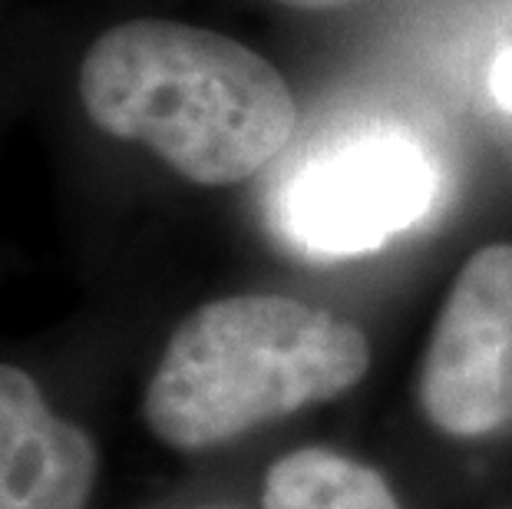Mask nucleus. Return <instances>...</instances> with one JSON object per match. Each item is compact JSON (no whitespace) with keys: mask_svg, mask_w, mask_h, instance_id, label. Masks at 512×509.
Segmentation results:
<instances>
[{"mask_svg":"<svg viewBox=\"0 0 512 509\" xmlns=\"http://www.w3.org/2000/svg\"><path fill=\"white\" fill-rule=\"evenodd\" d=\"M80 100L106 136L152 149L195 186L258 176L298 129L291 86L261 53L179 20H126L96 37Z\"/></svg>","mask_w":512,"mask_h":509,"instance_id":"f257e3e1","label":"nucleus"},{"mask_svg":"<svg viewBox=\"0 0 512 509\" xmlns=\"http://www.w3.org/2000/svg\"><path fill=\"white\" fill-rule=\"evenodd\" d=\"M367 371L361 324L288 295H228L172 331L143 417L166 447L209 450L341 397Z\"/></svg>","mask_w":512,"mask_h":509,"instance_id":"f03ea898","label":"nucleus"},{"mask_svg":"<svg viewBox=\"0 0 512 509\" xmlns=\"http://www.w3.org/2000/svg\"><path fill=\"white\" fill-rule=\"evenodd\" d=\"M437 186V166L417 139L370 129L304 159L271 199V222L304 255H364L413 229Z\"/></svg>","mask_w":512,"mask_h":509,"instance_id":"7ed1b4c3","label":"nucleus"},{"mask_svg":"<svg viewBox=\"0 0 512 509\" xmlns=\"http://www.w3.org/2000/svg\"><path fill=\"white\" fill-rule=\"evenodd\" d=\"M420 407L446 437L512 430V245L460 268L420 367Z\"/></svg>","mask_w":512,"mask_h":509,"instance_id":"20e7f679","label":"nucleus"},{"mask_svg":"<svg viewBox=\"0 0 512 509\" xmlns=\"http://www.w3.org/2000/svg\"><path fill=\"white\" fill-rule=\"evenodd\" d=\"M96 470L90 433L53 414L27 371L0 364V509H86Z\"/></svg>","mask_w":512,"mask_h":509,"instance_id":"39448f33","label":"nucleus"},{"mask_svg":"<svg viewBox=\"0 0 512 509\" xmlns=\"http://www.w3.org/2000/svg\"><path fill=\"white\" fill-rule=\"evenodd\" d=\"M265 509H400L377 470L344 453L308 447L281 457L261 486Z\"/></svg>","mask_w":512,"mask_h":509,"instance_id":"423d86ee","label":"nucleus"},{"mask_svg":"<svg viewBox=\"0 0 512 509\" xmlns=\"http://www.w3.org/2000/svg\"><path fill=\"white\" fill-rule=\"evenodd\" d=\"M489 93L506 113H512V47L499 53L493 67H489Z\"/></svg>","mask_w":512,"mask_h":509,"instance_id":"0eeeda50","label":"nucleus"},{"mask_svg":"<svg viewBox=\"0 0 512 509\" xmlns=\"http://www.w3.org/2000/svg\"><path fill=\"white\" fill-rule=\"evenodd\" d=\"M275 4H285L291 10H334V7L354 4V0H275Z\"/></svg>","mask_w":512,"mask_h":509,"instance_id":"6e6552de","label":"nucleus"}]
</instances>
